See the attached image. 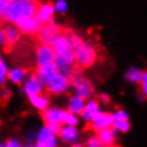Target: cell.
I'll use <instances>...</instances> for the list:
<instances>
[{
    "mask_svg": "<svg viewBox=\"0 0 147 147\" xmlns=\"http://www.w3.org/2000/svg\"><path fill=\"white\" fill-rule=\"evenodd\" d=\"M36 8V0H14L9 3L1 18L9 24H16L21 19L34 16Z\"/></svg>",
    "mask_w": 147,
    "mask_h": 147,
    "instance_id": "obj_1",
    "label": "cell"
},
{
    "mask_svg": "<svg viewBox=\"0 0 147 147\" xmlns=\"http://www.w3.org/2000/svg\"><path fill=\"white\" fill-rule=\"evenodd\" d=\"M75 56V66L80 69H89L97 60V50L91 42L82 41L72 49Z\"/></svg>",
    "mask_w": 147,
    "mask_h": 147,
    "instance_id": "obj_2",
    "label": "cell"
},
{
    "mask_svg": "<svg viewBox=\"0 0 147 147\" xmlns=\"http://www.w3.org/2000/svg\"><path fill=\"white\" fill-rule=\"evenodd\" d=\"M69 81H70V87L72 90V95H75V96L82 98L85 101L94 97L95 87L92 82L87 78H85L82 74L75 71L71 78L69 79Z\"/></svg>",
    "mask_w": 147,
    "mask_h": 147,
    "instance_id": "obj_3",
    "label": "cell"
},
{
    "mask_svg": "<svg viewBox=\"0 0 147 147\" xmlns=\"http://www.w3.org/2000/svg\"><path fill=\"white\" fill-rule=\"evenodd\" d=\"M54 64L57 69V72L66 79H70L75 72V56L72 49L55 55Z\"/></svg>",
    "mask_w": 147,
    "mask_h": 147,
    "instance_id": "obj_4",
    "label": "cell"
},
{
    "mask_svg": "<svg viewBox=\"0 0 147 147\" xmlns=\"http://www.w3.org/2000/svg\"><path fill=\"white\" fill-rule=\"evenodd\" d=\"M44 87H45V91H47L53 96H62V95L67 94L69 90H71L69 79L64 78L60 74H57L54 79H51L49 82L45 84Z\"/></svg>",
    "mask_w": 147,
    "mask_h": 147,
    "instance_id": "obj_5",
    "label": "cell"
},
{
    "mask_svg": "<svg viewBox=\"0 0 147 147\" xmlns=\"http://www.w3.org/2000/svg\"><path fill=\"white\" fill-rule=\"evenodd\" d=\"M23 94L26 96L28 98H30L32 96H36V95H41L45 94V87H44V84L41 82L38 76L35 74H31V75H28V78L25 79V81L23 82Z\"/></svg>",
    "mask_w": 147,
    "mask_h": 147,
    "instance_id": "obj_6",
    "label": "cell"
},
{
    "mask_svg": "<svg viewBox=\"0 0 147 147\" xmlns=\"http://www.w3.org/2000/svg\"><path fill=\"white\" fill-rule=\"evenodd\" d=\"M55 9H54V5L53 3H41V4L38 5V8L35 10V14H34V19L38 21V23L44 26V25H47L50 24L51 21H54V18H55Z\"/></svg>",
    "mask_w": 147,
    "mask_h": 147,
    "instance_id": "obj_7",
    "label": "cell"
},
{
    "mask_svg": "<svg viewBox=\"0 0 147 147\" xmlns=\"http://www.w3.org/2000/svg\"><path fill=\"white\" fill-rule=\"evenodd\" d=\"M113 122H115V120H113L112 112L101 111L90 122V128H91V131L95 132V134H98V132L107 130V128H112Z\"/></svg>",
    "mask_w": 147,
    "mask_h": 147,
    "instance_id": "obj_8",
    "label": "cell"
},
{
    "mask_svg": "<svg viewBox=\"0 0 147 147\" xmlns=\"http://www.w3.org/2000/svg\"><path fill=\"white\" fill-rule=\"evenodd\" d=\"M35 145L44 147H59V137L51 132L46 125H42L39 130H36V141Z\"/></svg>",
    "mask_w": 147,
    "mask_h": 147,
    "instance_id": "obj_9",
    "label": "cell"
},
{
    "mask_svg": "<svg viewBox=\"0 0 147 147\" xmlns=\"http://www.w3.org/2000/svg\"><path fill=\"white\" fill-rule=\"evenodd\" d=\"M101 111V104L98 102L97 98L92 97L85 102V107H84L81 115H80V120H82L86 123H90Z\"/></svg>",
    "mask_w": 147,
    "mask_h": 147,
    "instance_id": "obj_10",
    "label": "cell"
},
{
    "mask_svg": "<svg viewBox=\"0 0 147 147\" xmlns=\"http://www.w3.org/2000/svg\"><path fill=\"white\" fill-rule=\"evenodd\" d=\"M35 60L38 66L51 64L55 60V51L47 44H40L35 50Z\"/></svg>",
    "mask_w": 147,
    "mask_h": 147,
    "instance_id": "obj_11",
    "label": "cell"
},
{
    "mask_svg": "<svg viewBox=\"0 0 147 147\" xmlns=\"http://www.w3.org/2000/svg\"><path fill=\"white\" fill-rule=\"evenodd\" d=\"M80 130L79 127L74 126H61V130L59 132V140L67 146H71L76 142H80Z\"/></svg>",
    "mask_w": 147,
    "mask_h": 147,
    "instance_id": "obj_12",
    "label": "cell"
},
{
    "mask_svg": "<svg viewBox=\"0 0 147 147\" xmlns=\"http://www.w3.org/2000/svg\"><path fill=\"white\" fill-rule=\"evenodd\" d=\"M59 32H61L60 31V24L54 20V21H51L50 24L41 26V29H40L39 32H38L39 40L41 41V44H47V45H49V42L53 40V38L56 34H59Z\"/></svg>",
    "mask_w": 147,
    "mask_h": 147,
    "instance_id": "obj_13",
    "label": "cell"
},
{
    "mask_svg": "<svg viewBox=\"0 0 147 147\" xmlns=\"http://www.w3.org/2000/svg\"><path fill=\"white\" fill-rule=\"evenodd\" d=\"M15 25L18 26V29L20 30L21 34H26V35L38 34L39 30L41 29V25H40L38 21L34 19V16L21 19L20 21H18Z\"/></svg>",
    "mask_w": 147,
    "mask_h": 147,
    "instance_id": "obj_14",
    "label": "cell"
},
{
    "mask_svg": "<svg viewBox=\"0 0 147 147\" xmlns=\"http://www.w3.org/2000/svg\"><path fill=\"white\" fill-rule=\"evenodd\" d=\"M64 112V109L59 106H50L44 112H41V119L44 121V125L49 123H59L61 125V116Z\"/></svg>",
    "mask_w": 147,
    "mask_h": 147,
    "instance_id": "obj_15",
    "label": "cell"
},
{
    "mask_svg": "<svg viewBox=\"0 0 147 147\" xmlns=\"http://www.w3.org/2000/svg\"><path fill=\"white\" fill-rule=\"evenodd\" d=\"M57 69L56 66H55L54 62H51V64H46V65H42V66H38V69H36V72L35 75L38 76V78L41 80V82L45 85L50 81L51 79H54L55 76L57 75Z\"/></svg>",
    "mask_w": 147,
    "mask_h": 147,
    "instance_id": "obj_16",
    "label": "cell"
},
{
    "mask_svg": "<svg viewBox=\"0 0 147 147\" xmlns=\"http://www.w3.org/2000/svg\"><path fill=\"white\" fill-rule=\"evenodd\" d=\"M49 45L51 46V49L55 51V55L64 53L66 50H70V44H69V39L67 35L64 34V32H59L53 38V40L49 42Z\"/></svg>",
    "mask_w": 147,
    "mask_h": 147,
    "instance_id": "obj_17",
    "label": "cell"
},
{
    "mask_svg": "<svg viewBox=\"0 0 147 147\" xmlns=\"http://www.w3.org/2000/svg\"><path fill=\"white\" fill-rule=\"evenodd\" d=\"M28 75H29V72L26 69L20 67V66H14V67L8 70L6 80H9L14 85H23V82L28 78Z\"/></svg>",
    "mask_w": 147,
    "mask_h": 147,
    "instance_id": "obj_18",
    "label": "cell"
},
{
    "mask_svg": "<svg viewBox=\"0 0 147 147\" xmlns=\"http://www.w3.org/2000/svg\"><path fill=\"white\" fill-rule=\"evenodd\" d=\"M85 102L86 101L82 100V98L75 96V95H71V96H69V98H67L65 110L69 111L70 113H72V115H76V116L80 117L84 107H85Z\"/></svg>",
    "mask_w": 147,
    "mask_h": 147,
    "instance_id": "obj_19",
    "label": "cell"
},
{
    "mask_svg": "<svg viewBox=\"0 0 147 147\" xmlns=\"http://www.w3.org/2000/svg\"><path fill=\"white\" fill-rule=\"evenodd\" d=\"M143 70L138 66H130L128 69L125 70L123 72V79L127 84H131V85H138L140 81H141Z\"/></svg>",
    "mask_w": 147,
    "mask_h": 147,
    "instance_id": "obj_20",
    "label": "cell"
},
{
    "mask_svg": "<svg viewBox=\"0 0 147 147\" xmlns=\"http://www.w3.org/2000/svg\"><path fill=\"white\" fill-rule=\"evenodd\" d=\"M96 137L102 147H110L116 143L117 134L113 128H107V130H104L96 134Z\"/></svg>",
    "mask_w": 147,
    "mask_h": 147,
    "instance_id": "obj_21",
    "label": "cell"
},
{
    "mask_svg": "<svg viewBox=\"0 0 147 147\" xmlns=\"http://www.w3.org/2000/svg\"><path fill=\"white\" fill-rule=\"evenodd\" d=\"M29 102H30V105L39 112H44L46 109L50 107V97H49V95H46V94L32 96L29 98Z\"/></svg>",
    "mask_w": 147,
    "mask_h": 147,
    "instance_id": "obj_22",
    "label": "cell"
},
{
    "mask_svg": "<svg viewBox=\"0 0 147 147\" xmlns=\"http://www.w3.org/2000/svg\"><path fill=\"white\" fill-rule=\"evenodd\" d=\"M4 29V34H5V40H6V45L13 46L19 41L21 38V32L18 29V26L15 24H9L6 25Z\"/></svg>",
    "mask_w": 147,
    "mask_h": 147,
    "instance_id": "obj_23",
    "label": "cell"
},
{
    "mask_svg": "<svg viewBox=\"0 0 147 147\" xmlns=\"http://www.w3.org/2000/svg\"><path fill=\"white\" fill-rule=\"evenodd\" d=\"M80 117L76 116V115H72L70 113L69 111L64 110L62 112V116H61V126H74V127H79V123H80Z\"/></svg>",
    "mask_w": 147,
    "mask_h": 147,
    "instance_id": "obj_24",
    "label": "cell"
},
{
    "mask_svg": "<svg viewBox=\"0 0 147 147\" xmlns=\"http://www.w3.org/2000/svg\"><path fill=\"white\" fill-rule=\"evenodd\" d=\"M112 128L116 131V134H127L131 130V122H130V120L115 121Z\"/></svg>",
    "mask_w": 147,
    "mask_h": 147,
    "instance_id": "obj_25",
    "label": "cell"
},
{
    "mask_svg": "<svg viewBox=\"0 0 147 147\" xmlns=\"http://www.w3.org/2000/svg\"><path fill=\"white\" fill-rule=\"evenodd\" d=\"M53 5L55 9V14H59V15H65L69 10L67 0H55V3H53Z\"/></svg>",
    "mask_w": 147,
    "mask_h": 147,
    "instance_id": "obj_26",
    "label": "cell"
},
{
    "mask_svg": "<svg viewBox=\"0 0 147 147\" xmlns=\"http://www.w3.org/2000/svg\"><path fill=\"white\" fill-rule=\"evenodd\" d=\"M9 66L4 60V57L0 55V86H4V84L8 81L6 80V75H8Z\"/></svg>",
    "mask_w": 147,
    "mask_h": 147,
    "instance_id": "obj_27",
    "label": "cell"
},
{
    "mask_svg": "<svg viewBox=\"0 0 147 147\" xmlns=\"http://www.w3.org/2000/svg\"><path fill=\"white\" fill-rule=\"evenodd\" d=\"M113 120L115 121H123V120H130V115L125 109H116L112 112Z\"/></svg>",
    "mask_w": 147,
    "mask_h": 147,
    "instance_id": "obj_28",
    "label": "cell"
},
{
    "mask_svg": "<svg viewBox=\"0 0 147 147\" xmlns=\"http://www.w3.org/2000/svg\"><path fill=\"white\" fill-rule=\"evenodd\" d=\"M25 143L26 145H35L36 141V131L35 130H29L26 134H25Z\"/></svg>",
    "mask_w": 147,
    "mask_h": 147,
    "instance_id": "obj_29",
    "label": "cell"
},
{
    "mask_svg": "<svg viewBox=\"0 0 147 147\" xmlns=\"http://www.w3.org/2000/svg\"><path fill=\"white\" fill-rule=\"evenodd\" d=\"M23 142L16 137H10L4 142V147H21Z\"/></svg>",
    "mask_w": 147,
    "mask_h": 147,
    "instance_id": "obj_30",
    "label": "cell"
},
{
    "mask_svg": "<svg viewBox=\"0 0 147 147\" xmlns=\"http://www.w3.org/2000/svg\"><path fill=\"white\" fill-rule=\"evenodd\" d=\"M85 147H102L100 145V142H98V140L96 137V135H92L90 136V137H87L85 145H84Z\"/></svg>",
    "mask_w": 147,
    "mask_h": 147,
    "instance_id": "obj_31",
    "label": "cell"
},
{
    "mask_svg": "<svg viewBox=\"0 0 147 147\" xmlns=\"http://www.w3.org/2000/svg\"><path fill=\"white\" fill-rule=\"evenodd\" d=\"M97 100L100 104H104V105H109L111 102V96L107 94V92H100L98 94V97Z\"/></svg>",
    "mask_w": 147,
    "mask_h": 147,
    "instance_id": "obj_32",
    "label": "cell"
},
{
    "mask_svg": "<svg viewBox=\"0 0 147 147\" xmlns=\"http://www.w3.org/2000/svg\"><path fill=\"white\" fill-rule=\"evenodd\" d=\"M0 97H1L3 100H9V98L11 97V90H10L9 87L3 86L1 89H0Z\"/></svg>",
    "mask_w": 147,
    "mask_h": 147,
    "instance_id": "obj_33",
    "label": "cell"
},
{
    "mask_svg": "<svg viewBox=\"0 0 147 147\" xmlns=\"http://www.w3.org/2000/svg\"><path fill=\"white\" fill-rule=\"evenodd\" d=\"M47 127L51 130V132L53 134H55V135H59V132H60V130H61V125H59V123H49V125H46Z\"/></svg>",
    "mask_w": 147,
    "mask_h": 147,
    "instance_id": "obj_34",
    "label": "cell"
},
{
    "mask_svg": "<svg viewBox=\"0 0 147 147\" xmlns=\"http://www.w3.org/2000/svg\"><path fill=\"white\" fill-rule=\"evenodd\" d=\"M9 3H10L9 0H0V18L3 16V14H4L6 8H8Z\"/></svg>",
    "mask_w": 147,
    "mask_h": 147,
    "instance_id": "obj_35",
    "label": "cell"
},
{
    "mask_svg": "<svg viewBox=\"0 0 147 147\" xmlns=\"http://www.w3.org/2000/svg\"><path fill=\"white\" fill-rule=\"evenodd\" d=\"M6 46V40H5V34H4V29L0 28V47Z\"/></svg>",
    "mask_w": 147,
    "mask_h": 147,
    "instance_id": "obj_36",
    "label": "cell"
},
{
    "mask_svg": "<svg viewBox=\"0 0 147 147\" xmlns=\"http://www.w3.org/2000/svg\"><path fill=\"white\" fill-rule=\"evenodd\" d=\"M140 94L143 97V100H147V85H140Z\"/></svg>",
    "mask_w": 147,
    "mask_h": 147,
    "instance_id": "obj_37",
    "label": "cell"
},
{
    "mask_svg": "<svg viewBox=\"0 0 147 147\" xmlns=\"http://www.w3.org/2000/svg\"><path fill=\"white\" fill-rule=\"evenodd\" d=\"M69 147H85V146H84V143H81V142H76V143H74V145L69 146Z\"/></svg>",
    "mask_w": 147,
    "mask_h": 147,
    "instance_id": "obj_38",
    "label": "cell"
},
{
    "mask_svg": "<svg viewBox=\"0 0 147 147\" xmlns=\"http://www.w3.org/2000/svg\"><path fill=\"white\" fill-rule=\"evenodd\" d=\"M136 100L140 101V102H141V104H142L143 101H145V100H143V97L141 96V94H137V95H136Z\"/></svg>",
    "mask_w": 147,
    "mask_h": 147,
    "instance_id": "obj_39",
    "label": "cell"
},
{
    "mask_svg": "<svg viewBox=\"0 0 147 147\" xmlns=\"http://www.w3.org/2000/svg\"><path fill=\"white\" fill-rule=\"evenodd\" d=\"M21 147H35V145H26V143H24Z\"/></svg>",
    "mask_w": 147,
    "mask_h": 147,
    "instance_id": "obj_40",
    "label": "cell"
},
{
    "mask_svg": "<svg viewBox=\"0 0 147 147\" xmlns=\"http://www.w3.org/2000/svg\"><path fill=\"white\" fill-rule=\"evenodd\" d=\"M110 147H121V146H119V145H116V143H115V145H112V146H110Z\"/></svg>",
    "mask_w": 147,
    "mask_h": 147,
    "instance_id": "obj_41",
    "label": "cell"
},
{
    "mask_svg": "<svg viewBox=\"0 0 147 147\" xmlns=\"http://www.w3.org/2000/svg\"><path fill=\"white\" fill-rule=\"evenodd\" d=\"M0 147H4V142H1V141H0Z\"/></svg>",
    "mask_w": 147,
    "mask_h": 147,
    "instance_id": "obj_42",
    "label": "cell"
},
{
    "mask_svg": "<svg viewBox=\"0 0 147 147\" xmlns=\"http://www.w3.org/2000/svg\"><path fill=\"white\" fill-rule=\"evenodd\" d=\"M35 147H44V146H40V145H35Z\"/></svg>",
    "mask_w": 147,
    "mask_h": 147,
    "instance_id": "obj_43",
    "label": "cell"
},
{
    "mask_svg": "<svg viewBox=\"0 0 147 147\" xmlns=\"http://www.w3.org/2000/svg\"><path fill=\"white\" fill-rule=\"evenodd\" d=\"M9 1H14V0H9Z\"/></svg>",
    "mask_w": 147,
    "mask_h": 147,
    "instance_id": "obj_44",
    "label": "cell"
}]
</instances>
